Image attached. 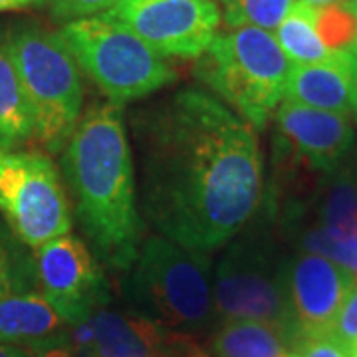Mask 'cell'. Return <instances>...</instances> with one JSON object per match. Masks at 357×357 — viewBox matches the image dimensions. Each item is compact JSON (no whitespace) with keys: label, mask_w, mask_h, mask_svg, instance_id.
Listing matches in <instances>:
<instances>
[{"label":"cell","mask_w":357,"mask_h":357,"mask_svg":"<svg viewBox=\"0 0 357 357\" xmlns=\"http://www.w3.org/2000/svg\"><path fill=\"white\" fill-rule=\"evenodd\" d=\"M143 213L189 250L211 252L250 222L264 175L255 128L217 98L181 89L133 121Z\"/></svg>","instance_id":"1"},{"label":"cell","mask_w":357,"mask_h":357,"mask_svg":"<svg viewBox=\"0 0 357 357\" xmlns=\"http://www.w3.org/2000/svg\"><path fill=\"white\" fill-rule=\"evenodd\" d=\"M62 171L93 250L107 266L128 272L143 244V222L119 105H89L64 147Z\"/></svg>","instance_id":"2"},{"label":"cell","mask_w":357,"mask_h":357,"mask_svg":"<svg viewBox=\"0 0 357 357\" xmlns=\"http://www.w3.org/2000/svg\"><path fill=\"white\" fill-rule=\"evenodd\" d=\"M128 272L126 294L135 314L185 335H195L213 321V274L206 252L189 250L165 236H149Z\"/></svg>","instance_id":"3"},{"label":"cell","mask_w":357,"mask_h":357,"mask_svg":"<svg viewBox=\"0 0 357 357\" xmlns=\"http://www.w3.org/2000/svg\"><path fill=\"white\" fill-rule=\"evenodd\" d=\"M6 48L34 117V137L48 153L64 151L84 103L74 54L62 34L34 22L14 26Z\"/></svg>","instance_id":"4"},{"label":"cell","mask_w":357,"mask_h":357,"mask_svg":"<svg viewBox=\"0 0 357 357\" xmlns=\"http://www.w3.org/2000/svg\"><path fill=\"white\" fill-rule=\"evenodd\" d=\"M292 66L272 32L244 26L215 36L195 74L252 128L262 129L278 109Z\"/></svg>","instance_id":"5"},{"label":"cell","mask_w":357,"mask_h":357,"mask_svg":"<svg viewBox=\"0 0 357 357\" xmlns=\"http://www.w3.org/2000/svg\"><path fill=\"white\" fill-rule=\"evenodd\" d=\"M62 38L76 64L115 105L147 98L175 82V70L109 13L66 22Z\"/></svg>","instance_id":"6"},{"label":"cell","mask_w":357,"mask_h":357,"mask_svg":"<svg viewBox=\"0 0 357 357\" xmlns=\"http://www.w3.org/2000/svg\"><path fill=\"white\" fill-rule=\"evenodd\" d=\"M229 243L215 270V316L222 324L238 319L272 324L294 337L284 264L274 258L266 236L256 229H243Z\"/></svg>","instance_id":"7"},{"label":"cell","mask_w":357,"mask_h":357,"mask_svg":"<svg viewBox=\"0 0 357 357\" xmlns=\"http://www.w3.org/2000/svg\"><path fill=\"white\" fill-rule=\"evenodd\" d=\"M0 215L20 243L40 248L72 229L60 173L38 151H0Z\"/></svg>","instance_id":"8"},{"label":"cell","mask_w":357,"mask_h":357,"mask_svg":"<svg viewBox=\"0 0 357 357\" xmlns=\"http://www.w3.org/2000/svg\"><path fill=\"white\" fill-rule=\"evenodd\" d=\"M107 13L157 54L177 58H201L220 24L213 0H119Z\"/></svg>","instance_id":"9"},{"label":"cell","mask_w":357,"mask_h":357,"mask_svg":"<svg viewBox=\"0 0 357 357\" xmlns=\"http://www.w3.org/2000/svg\"><path fill=\"white\" fill-rule=\"evenodd\" d=\"M40 294L64 318L77 326L109 302V286L98 258L76 236H58L36 248Z\"/></svg>","instance_id":"10"},{"label":"cell","mask_w":357,"mask_h":357,"mask_svg":"<svg viewBox=\"0 0 357 357\" xmlns=\"http://www.w3.org/2000/svg\"><path fill=\"white\" fill-rule=\"evenodd\" d=\"M68 340L77 357H208L195 335L167 332L135 312L105 306L72 326Z\"/></svg>","instance_id":"11"},{"label":"cell","mask_w":357,"mask_h":357,"mask_svg":"<svg viewBox=\"0 0 357 357\" xmlns=\"http://www.w3.org/2000/svg\"><path fill=\"white\" fill-rule=\"evenodd\" d=\"M354 286V274L324 256H292L284 264V292L296 344L306 337L330 335Z\"/></svg>","instance_id":"12"},{"label":"cell","mask_w":357,"mask_h":357,"mask_svg":"<svg viewBox=\"0 0 357 357\" xmlns=\"http://www.w3.org/2000/svg\"><path fill=\"white\" fill-rule=\"evenodd\" d=\"M276 129L296 153L321 171L340 165L356 139L347 115L286 100L276 112Z\"/></svg>","instance_id":"13"},{"label":"cell","mask_w":357,"mask_h":357,"mask_svg":"<svg viewBox=\"0 0 357 357\" xmlns=\"http://www.w3.org/2000/svg\"><path fill=\"white\" fill-rule=\"evenodd\" d=\"M357 79V58L351 52H335L319 64H294L286 82L284 100L347 115Z\"/></svg>","instance_id":"14"},{"label":"cell","mask_w":357,"mask_h":357,"mask_svg":"<svg viewBox=\"0 0 357 357\" xmlns=\"http://www.w3.org/2000/svg\"><path fill=\"white\" fill-rule=\"evenodd\" d=\"M68 326L40 292L0 298V342L32 345L62 335Z\"/></svg>","instance_id":"15"},{"label":"cell","mask_w":357,"mask_h":357,"mask_svg":"<svg viewBox=\"0 0 357 357\" xmlns=\"http://www.w3.org/2000/svg\"><path fill=\"white\" fill-rule=\"evenodd\" d=\"M294 337L264 321H227L206 345L211 357H290Z\"/></svg>","instance_id":"16"},{"label":"cell","mask_w":357,"mask_h":357,"mask_svg":"<svg viewBox=\"0 0 357 357\" xmlns=\"http://www.w3.org/2000/svg\"><path fill=\"white\" fill-rule=\"evenodd\" d=\"M30 137H34V117L6 40L0 38V151H16Z\"/></svg>","instance_id":"17"},{"label":"cell","mask_w":357,"mask_h":357,"mask_svg":"<svg viewBox=\"0 0 357 357\" xmlns=\"http://www.w3.org/2000/svg\"><path fill=\"white\" fill-rule=\"evenodd\" d=\"M276 40L292 64H319L333 56L316 32L314 8L304 2H294L288 16L276 28Z\"/></svg>","instance_id":"18"},{"label":"cell","mask_w":357,"mask_h":357,"mask_svg":"<svg viewBox=\"0 0 357 357\" xmlns=\"http://www.w3.org/2000/svg\"><path fill=\"white\" fill-rule=\"evenodd\" d=\"M319 227L357 232V175L354 171H342L330 181L319 204Z\"/></svg>","instance_id":"19"},{"label":"cell","mask_w":357,"mask_h":357,"mask_svg":"<svg viewBox=\"0 0 357 357\" xmlns=\"http://www.w3.org/2000/svg\"><path fill=\"white\" fill-rule=\"evenodd\" d=\"M22 244L8 225L0 222V298L32 292V284L38 282L36 262L26 255Z\"/></svg>","instance_id":"20"},{"label":"cell","mask_w":357,"mask_h":357,"mask_svg":"<svg viewBox=\"0 0 357 357\" xmlns=\"http://www.w3.org/2000/svg\"><path fill=\"white\" fill-rule=\"evenodd\" d=\"M229 28H262L276 30L288 16L294 0H218Z\"/></svg>","instance_id":"21"},{"label":"cell","mask_w":357,"mask_h":357,"mask_svg":"<svg viewBox=\"0 0 357 357\" xmlns=\"http://www.w3.org/2000/svg\"><path fill=\"white\" fill-rule=\"evenodd\" d=\"M314 24L319 40L330 52H351L357 46V16L347 2L314 8Z\"/></svg>","instance_id":"22"},{"label":"cell","mask_w":357,"mask_h":357,"mask_svg":"<svg viewBox=\"0 0 357 357\" xmlns=\"http://www.w3.org/2000/svg\"><path fill=\"white\" fill-rule=\"evenodd\" d=\"M50 4V13L56 20L72 22L79 18L96 16L100 13L112 10L119 0H44Z\"/></svg>","instance_id":"23"},{"label":"cell","mask_w":357,"mask_h":357,"mask_svg":"<svg viewBox=\"0 0 357 357\" xmlns=\"http://www.w3.org/2000/svg\"><path fill=\"white\" fill-rule=\"evenodd\" d=\"M330 335L345 345L349 351L357 345V286H354V290L345 298L344 306L333 321Z\"/></svg>","instance_id":"24"},{"label":"cell","mask_w":357,"mask_h":357,"mask_svg":"<svg viewBox=\"0 0 357 357\" xmlns=\"http://www.w3.org/2000/svg\"><path fill=\"white\" fill-rule=\"evenodd\" d=\"M290 357H354L351 351L332 335L306 337L294 345Z\"/></svg>","instance_id":"25"},{"label":"cell","mask_w":357,"mask_h":357,"mask_svg":"<svg viewBox=\"0 0 357 357\" xmlns=\"http://www.w3.org/2000/svg\"><path fill=\"white\" fill-rule=\"evenodd\" d=\"M24 347L28 349L30 357H77L66 333L38 342V344L24 345Z\"/></svg>","instance_id":"26"},{"label":"cell","mask_w":357,"mask_h":357,"mask_svg":"<svg viewBox=\"0 0 357 357\" xmlns=\"http://www.w3.org/2000/svg\"><path fill=\"white\" fill-rule=\"evenodd\" d=\"M0 357H30V354H28L24 345L0 342Z\"/></svg>","instance_id":"27"},{"label":"cell","mask_w":357,"mask_h":357,"mask_svg":"<svg viewBox=\"0 0 357 357\" xmlns=\"http://www.w3.org/2000/svg\"><path fill=\"white\" fill-rule=\"evenodd\" d=\"M44 4V0H0V10H16L26 6H36Z\"/></svg>","instance_id":"28"},{"label":"cell","mask_w":357,"mask_h":357,"mask_svg":"<svg viewBox=\"0 0 357 357\" xmlns=\"http://www.w3.org/2000/svg\"><path fill=\"white\" fill-rule=\"evenodd\" d=\"M298 2H304L312 8H321V6H328V4H335V2H342V0H298Z\"/></svg>","instance_id":"29"},{"label":"cell","mask_w":357,"mask_h":357,"mask_svg":"<svg viewBox=\"0 0 357 357\" xmlns=\"http://www.w3.org/2000/svg\"><path fill=\"white\" fill-rule=\"evenodd\" d=\"M351 114H354V119L357 123V79H356V88H354V98H351Z\"/></svg>","instance_id":"30"},{"label":"cell","mask_w":357,"mask_h":357,"mask_svg":"<svg viewBox=\"0 0 357 357\" xmlns=\"http://www.w3.org/2000/svg\"><path fill=\"white\" fill-rule=\"evenodd\" d=\"M347 4L351 6V10H354V13H356V16H357V2H347Z\"/></svg>","instance_id":"31"},{"label":"cell","mask_w":357,"mask_h":357,"mask_svg":"<svg viewBox=\"0 0 357 357\" xmlns=\"http://www.w3.org/2000/svg\"><path fill=\"white\" fill-rule=\"evenodd\" d=\"M351 356L357 357V345H356V347H354V349H351Z\"/></svg>","instance_id":"32"},{"label":"cell","mask_w":357,"mask_h":357,"mask_svg":"<svg viewBox=\"0 0 357 357\" xmlns=\"http://www.w3.org/2000/svg\"><path fill=\"white\" fill-rule=\"evenodd\" d=\"M351 54H354V56H356V58H357V46H356V48H354V50H351Z\"/></svg>","instance_id":"33"},{"label":"cell","mask_w":357,"mask_h":357,"mask_svg":"<svg viewBox=\"0 0 357 357\" xmlns=\"http://www.w3.org/2000/svg\"><path fill=\"white\" fill-rule=\"evenodd\" d=\"M344 2H357V0H344Z\"/></svg>","instance_id":"34"}]
</instances>
